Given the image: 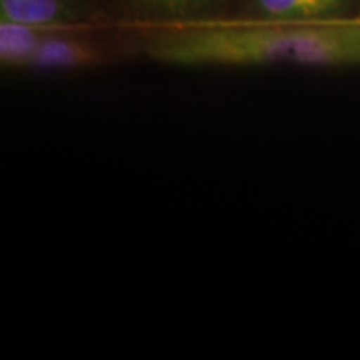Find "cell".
<instances>
[{
  "label": "cell",
  "mask_w": 360,
  "mask_h": 360,
  "mask_svg": "<svg viewBox=\"0 0 360 360\" xmlns=\"http://www.w3.org/2000/svg\"><path fill=\"white\" fill-rule=\"evenodd\" d=\"M143 49L179 67H360V19L192 24L152 35Z\"/></svg>",
  "instance_id": "obj_1"
},
{
  "label": "cell",
  "mask_w": 360,
  "mask_h": 360,
  "mask_svg": "<svg viewBox=\"0 0 360 360\" xmlns=\"http://www.w3.org/2000/svg\"><path fill=\"white\" fill-rule=\"evenodd\" d=\"M64 29L65 27L45 30L30 57L27 70H82L102 64L105 57L97 44Z\"/></svg>",
  "instance_id": "obj_2"
},
{
  "label": "cell",
  "mask_w": 360,
  "mask_h": 360,
  "mask_svg": "<svg viewBox=\"0 0 360 360\" xmlns=\"http://www.w3.org/2000/svg\"><path fill=\"white\" fill-rule=\"evenodd\" d=\"M355 0H249L254 20L327 22L349 19Z\"/></svg>",
  "instance_id": "obj_3"
},
{
  "label": "cell",
  "mask_w": 360,
  "mask_h": 360,
  "mask_svg": "<svg viewBox=\"0 0 360 360\" xmlns=\"http://www.w3.org/2000/svg\"><path fill=\"white\" fill-rule=\"evenodd\" d=\"M82 0H0V19L58 29L79 19Z\"/></svg>",
  "instance_id": "obj_4"
},
{
  "label": "cell",
  "mask_w": 360,
  "mask_h": 360,
  "mask_svg": "<svg viewBox=\"0 0 360 360\" xmlns=\"http://www.w3.org/2000/svg\"><path fill=\"white\" fill-rule=\"evenodd\" d=\"M45 30L44 27L0 19V64L4 69L27 70Z\"/></svg>",
  "instance_id": "obj_5"
},
{
  "label": "cell",
  "mask_w": 360,
  "mask_h": 360,
  "mask_svg": "<svg viewBox=\"0 0 360 360\" xmlns=\"http://www.w3.org/2000/svg\"><path fill=\"white\" fill-rule=\"evenodd\" d=\"M139 2L164 15H187L207 7L214 0H139Z\"/></svg>",
  "instance_id": "obj_6"
}]
</instances>
